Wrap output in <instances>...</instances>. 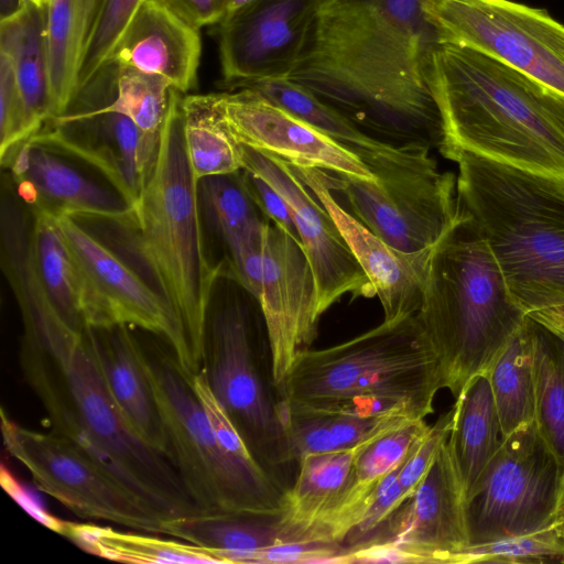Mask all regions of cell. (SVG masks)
I'll use <instances>...</instances> for the list:
<instances>
[{
    "label": "cell",
    "instance_id": "obj_19",
    "mask_svg": "<svg viewBox=\"0 0 564 564\" xmlns=\"http://www.w3.org/2000/svg\"><path fill=\"white\" fill-rule=\"evenodd\" d=\"M160 134L120 112L91 108L66 110L30 140L87 164L133 205L155 165Z\"/></svg>",
    "mask_w": 564,
    "mask_h": 564
},
{
    "label": "cell",
    "instance_id": "obj_3",
    "mask_svg": "<svg viewBox=\"0 0 564 564\" xmlns=\"http://www.w3.org/2000/svg\"><path fill=\"white\" fill-rule=\"evenodd\" d=\"M182 99L183 94L172 88L155 165L131 213L119 219L87 220L100 225L101 234L96 235L169 304L198 372L205 366L210 300L225 262H214L206 248Z\"/></svg>",
    "mask_w": 564,
    "mask_h": 564
},
{
    "label": "cell",
    "instance_id": "obj_20",
    "mask_svg": "<svg viewBox=\"0 0 564 564\" xmlns=\"http://www.w3.org/2000/svg\"><path fill=\"white\" fill-rule=\"evenodd\" d=\"M321 0H253L217 25L221 87L289 77L296 67Z\"/></svg>",
    "mask_w": 564,
    "mask_h": 564
},
{
    "label": "cell",
    "instance_id": "obj_38",
    "mask_svg": "<svg viewBox=\"0 0 564 564\" xmlns=\"http://www.w3.org/2000/svg\"><path fill=\"white\" fill-rule=\"evenodd\" d=\"M172 88L162 76L119 65L115 97L101 109L129 117L145 133L160 134Z\"/></svg>",
    "mask_w": 564,
    "mask_h": 564
},
{
    "label": "cell",
    "instance_id": "obj_22",
    "mask_svg": "<svg viewBox=\"0 0 564 564\" xmlns=\"http://www.w3.org/2000/svg\"><path fill=\"white\" fill-rule=\"evenodd\" d=\"M292 166L329 213L371 281L384 313L383 321L417 313L434 246L411 252L392 247L343 207L328 187L323 170Z\"/></svg>",
    "mask_w": 564,
    "mask_h": 564
},
{
    "label": "cell",
    "instance_id": "obj_28",
    "mask_svg": "<svg viewBox=\"0 0 564 564\" xmlns=\"http://www.w3.org/2000/svg\"><path fill=\"white\" fill-rule=\"evenodd\" d=\"M453 408L448 440L468 496L503 441L488 375L473 378Z\"/></svg>",
    "mask_w": 564,
    "mask_h": 564
},
{
    "label": "cell",
    "instance_id": "obj_16",
    "mask_svg": "<svg viewBox=\"0 0 564 564\" xmlns=\"http://www.w3.org/2000/svg\"><path fill=\"white\" fill-rule=\"evenodd\" d=\"M236 144V143H235ZM241 166L270 184L285 200L315 276L322 316L343 296H377L334 219L295 173L292 164L269 153L236 144Z\"/></svg>",
    "mask_w": 564,
    "mask_h": 564
},
{
    "label": "cell",
    "instance_id": "obj_30",
    "mask_svg": "<svg viewBox=\"0 0 564 564\" xmlns=\"http://www.w3.org/2000/svg\"><path fill=\"white\" fill-rule=\"evenodd\" d=\"M87 553L126 563H226L220 552L192 543L67 521L63 534Z\"/></svg>",
    "mask_w": 564,
    "mask_h": 564
},
{
    "label": "cell",
    "instance_id": "obj_32",
    "mask_svg": "<svg viewBox=\"0 0 564 564\" xmlns=\"http://www.w3.org/2000/svg\"><path fill=\"white\" fill-rule=\"evenodd\" d=\"M487 375L503 437L534 422L535 389L529 316Z\"/></svg>",
    "mask_w": 564,
    "mask_h": 564
},
{
    "label": "cell",
    "instance_id": "obj_8",
    "mask_svg": "<svg viewBox=\"0 0 564 564\" xmlns=\"http://www.w3.org/2000/svg\"><path fill=\"white\" fill-rule=\"evenodd\" d=\"M209 386L254 457L280 480L292 463L284 402L258 300L227 269L212 295L205 347Z\"/></svg>",
    "mask_w": 564,
    "mask_h": 564
},
{
    "label": "cell",
    "instance_id": "obj_31",
    "mask_svg": "<svg viewBox=\"0 0 564 564\" xmlns=\"http://www.w3.org/2000/svg\"><path fill=\"white\" fill-rule=\"evenodd\" d=\"M284 416L290 452L296 463L310 454L357 446L413 421L395 415L364 416L291 410L285 403Z\"/></svg>",
    "mask_w": 564,
    "mask_h": 564
},
{
    "label": "cell",
    "instance_id": "obj_2",
    "mask_svg": "<svg viewBox=\"0 0 564 564\" xmlns=\"http://www.w3.org/2000/svg\"><path fill=\"white\" fill-rule=\"evenodd\" d=\"M19 365L52 431L167 519L199 512L170 458L144 444L126 423L88 328L76 329L62 317L23 325Z\"/></svg>",
    "mask_w": 564,
    "mask_h": 564
},
{
    "label": "cell",
    "instance_id": "obj_11",
    "mask_svg": "<svg viewBox=\"0 0 564 564\" xmlns=\"http://www.w3.org/2000/svg\"><path fill=\"white\" fill-rule=\"evenodd\" d=\"M563 471L535 422L503 441L467 496L470 544L535 532L554 524Z\"/></svg>",
    "mask_w": 564,
    "mask_h": 564
},
{
    "label": "cell",
    "instance_id": "obj_39",
    "mask_svg": "<svg viewBox=\"0 0 564 564\" xmlns=\"http://www.w3.org/2000/svg\"><path fill=\"white\" fill-rule=\"evenodd\" d=\"M471 563L564 564V534L556 521L535 532L473 543L454 561V564Z\"/></svg>",
    "mask_w": 564,
    "mask_h": 564
},
{
    "label": "cell",
    "instance_id": "obj_10",
    "mask_svg": "<svg viewBox=\"0 0 564 564\" xmlns=\"http://www.w3.org/2000/svg\"><path fill=\"white\" fill-rule=\"evenodd\" d=\"M430 147H387L359 156L377 181L324 171L348 210L392 247L417 251L435 246L456 223V175L443 172Z\"/></svg>",
    "mask_w": 564,
    "mask_h": 564
},
{
    "label": "cell",
    "instance_id": "obj_37",
    "mask_svg": "<svg viewBox=\"0 0 564 564\" xmlns=\"http://www.w3.org/2000/svg\"><path fill=\"white\" fill-rule=\"evenodd\" d=\"M182 108L185 147L195 180L240 171L237 147L213 120L205 95H183Z\"/></svg>",
    "mask_w": 564,
    "mask_h": 564
},
{
    "label": "cell",
    "instance_id": "obj_51",
    "mask_svg": "<svg viewBox=\"0 0 564 564\" xmlns=\"http://www.w3.org/2000/svg\"><path fill=\"white\" fill-rule=\"evenodd\" d=\"M556 521H557L560 530L564 534V503L560 508Z\"/></svg>",
    "mask_w": 564,
    "mask_h": 564
},
{
    "label": "cell",
    "instance_id": "obj_36",
    "mask_svg": "<svg viewBox=\"0 0 564 564\" xmlns=\"http://www.w3.org/2000/svg\"><path fill=\"white\" fill-rule=\"evenodd\" d=\"M240 171L197 181V203L204 232L206 230L214 236L225 251L261 230L268 221L246 189Z\"/></svg>",
    "mask_w": 564,
    "mask_h": 564
},
{
    "label": "cell",
    "instance_id": "obj_12",
    "mask_svg": "<svg viewBox=\"0 0 564 564\" xmlns=\"http://www.w3.org/2000/svg\"><path fill=\"white\" fill-rule=\"evenodd\" d=\"M440 44L496 58L564 96V24L512 0H420Z\"/></svg>",
    "mask_w": 564,
    "mask_h": 564
},
{
    "label": "cell",
    "instance_id": "obj_46",
    "mask_svg": "<svg viewBox=\"0 0 564 564\" xmlns=\"http://www.w3.org/2000/svg\"><path fill=\"white\" fill-rule=\"evenodd\" d=\"M0 482L3 489L34 519L41 522L46 528L63 534L66 522L55 516L46 512L34 498L25 490V488L18 482L15 477L6 468L1 466Z\"/></svg>",
    "mask_w": 564,
    "mask_h": 564
},
{
    "label": "cell",
    "instance_id": "obj_18",
    "mask_svg": "<svg viewBox=\"0 0 564 564\" xmlns=\"http://www.w3.org/2000/svg\"><path fill=\"white\" fill-rule=\"evenodd\" d=\"M205 100L215 123L236 144L276 155L297 167L377 181L354 151L253 89L207 94Z\"/></svg>",
    "mask_w": 564,
    "mask_h": 564
},
{
    "label": "cell",
    "instance_id": "obj_26",
    "mask_svg": "<svg viewBox=\"0 0 564 564\" xmlns=\"http://www.w3.org/2000/svg\"><path fill=\"white\" fill-rule=\"evenodd\" d=\"M0 53L11 61L28 113L39 132L52 118L46 6L25 0L20 11L0 20Z\"/></svg>",
    "mask_w": 564,
    "mask_h": 564
},
{
    "label": "cell",
    "instance_id": "obj_33",
    "mask_svg": "<svg viewBox=\"0 0 564 564\" xmlns=\"http://www.w3.org/2000/svg\"><path fill=\"white\" fill-rule=\"evenodd\" d=\"M529 316V315H528ZM530 318L538 431L564 470V341Z\"/></svg>",
    "mask_w": 564,
    "mask_h": 564
},
{
    "label": "cell",
    "instance_id": "obj_47",
    "mask_svg": "<svg viewBox=\"0 0 564 564\" xmlns=\"http://www.w3.org/2000/svg\"><path fill=\"white\" fill-rule=\"evenodd\" d=\"M531 318L542 324L564 341V321L547 310H540L528 314Z\"/></svg>",
    "mask_w": 564,
    "mask_h": 564
},
{
    "label": "cell",
    "instance_id": "obj_42",
    "mask_svg": "<svg viewBox=\"0 0 564 564\" xmlns=\"http://www.w3.org/2000/svg\"><path fill=\"white\" fill-rule=\"evenodd\" d=\"M453 417L454 408L452 406L430 426L427 433L417 442L403 463L398 475L403 502L414 494L433 463L442 442L449 435Z\"/></svg>",
    "mask_w": 564,
    "mask_h": 564
},
{
    "label": "cell",
    "instance_id": "obj_21",
    "mask_svg": "<svg viewBox=\"0 0 564 564\" xmlns=\"http://www.w3.org/2000/svg\"><path fill=\"white\" fill-rule=\"evenodd\" d=\"M0 161L9 169L17 196L31 212L77 219H119L132 210L113 187L90 178L69 158L30 139Z\"/></svg>",
    "mask_w": 564,
    "mask_h": 564
},
{
    "label": "cell",
    "instance_id": "obj_48",
    "mask_svg": "<svg viewBox=\"0 0 564 564\" xmlns=\"http://www.w3.org/2000/svg\"><path fill=\"white\" fill-rule=\"evenodd\" d=\"M25 0H0V20L7 19L22 9Z\"/></svg>",
    "mask_w": 564,
    "mask_h": 564
},
{
    "label": "cell",
    "instance_id": "obj_15",
    "mask_svg": "<svg viewBox=\"0 0 564 564\" xmlns=\"http://www.w3.org/2000/svg\"><path fill=\"white\" fill-rule=\"evenodd\" d=\"M271 350L272 377L280 390L295 358L311 348L321 319L315 276L301 241L267 221L254 284Z\"/></svg>",
    "mask_w": 564,
    "mask_h": 564
},
{
    "label": "cell",
    "instance_id": "obj_50",
    "mask_svg": "<svg viewBox=\"0 0 564 564\" xmlns=\"http://www.w3.org/2000/svg\"><path fill=\"white\" fill-rule=\"evenodd\" d=\"M556 315L564 321V305L554 306L551 308H544Z\"/></svg>",
    "mask_w": 564,
    "mask_h": 564
},
{
    "label": "cell",
    "instance_id": "obj_4",
    "mask_svg": "<svg viewBox=\"0 0 564 564\" xmlns=\"http://www.w3.org/2000/svg\"><path fill=\"white\" fill-rule=\"evenodd\" d=\"M430 87L451 159L467 152L564 183V96L478 51L438 44Z\"/></svg>",
    "mask_w": 564,
    "mask_h": 564
},
{
    "label": "cell",
    "instance_id": "obj_25",
    "mask_svg": "<svg viewBox=\"0 0 564 564\" xmlns=\"http://www.w3.org/2000/svg\"><path fill=\"white\" fill-rule=\"evenodd\" d=\"M376 438L299 459L295 480L284 490L276 516L281 541L295 540L334 505L348 486L357 458Z\"/></svg>",
    "mask_w": 564,
    "mask_h": 564
},
{
    "label": "cell",
    "instance_id": "obj_34",
    "mask_svg": "<svg viewBox=\"0 0 564 564\" xmlns=\"http://www.w3.org/2000/svg\"><path fill=\"white\" fill-rule=\"evenodd\" d=\"M32 213V248L44 288L62 317L84 329L83 282L56 218Z\"/></svg>",
    "mask_w": 564,
    "mask_h": 564
},
{
    "label": "cell",
    "instance_id": "obj_52",
    "mask_svg": "<svg viewBox=\"0 0 564 564\" xmlns=\"http://www.w3.org/2000/svg\"><path fill=\"white\" fill-rule=\"evenodd\" d=\"M31 2H33L34 4L36 6H40V7H44L47 4L48 0H29Z\"/></svg>",
    "mask_w": 564,
    "mask_h": 564
},
{
    "label": "cell",
    "instance_id": "obj_43",
    "mask_svg": "<svg viewBox=\"0 0 564 564\" xmlns=\"http://www.w3.org/2000/svg\"><path fill=\"white\" fill-rule=\"evenodd\" d=\"M346 546L302 541H276L258 552L253 564L341 563Z\"/></svg>",
    "mask_w": 564,
    "mask_h": 564
},
{
    "label": "cell",
    "instance_id": "obj_6",
    "mask_svg": "<svg viewBox=\"0 0 564 564\" xmlns=\"http://www.w3.org/2000/svg\"><path fill=\"white\" fill-rule=\"evenodd\" d=\"M458 208L486 239L512 300L528 315L564 305V183L455 153Z\"/></svg>",
    "mask_w": 564,
    "mask_h": 564
},
{
    "label": "cell",
    "instance_id": "obj_44",
    "mask_svg": "<svg viewBox=\"0 0 564 564\" xmlns=\"http://www.w3.org/2000/svg\"><path fill=\"white\" fill-rule=\"evenodd\" d=\"M240 174L246 189L262 215L299 239L291 212L283 197L257 174L245 169H241Z\"/></svg>",
    "mask_w": 564,
    "mask_h": 564
},
{
    "label": "cell",
    "instance_id": "obj_1",
    "mask_svg": "<svg viewBox=\"0 0 564 564\" xmlns=\"http://www.w3.org/2000/svg\"><path fill=\"white\" fill-rule=\"evenodd\" d=\"M420 0H321L288 78L373 139L441 150L430 87L438 45Z\"/></svg>",
    "mask_w": 564,
    "mask_h": 564
},
{
    "label": "cell",
    "instance_id": "obj_13",
    "mask_svg": "<svg viewBox=\"0 0 564 564\" xmlns=\"http://www.w3.org/2000/svg\"><path fill=\"white\" fill-rule=\"evenodd\" d=\"M7 452L30 473L39 490L78 517L164 534L167 518L65 437L15 422L2 408Z\"/></svg>",
    "mask_w": 564,
    "mask_h": 564
},
{
    "label": "cell",
    "instance_id": "obj_45",
    "mask_svg": "<svg viewBox=\"0 0 564 564\" xmlns=\"http://www.w3.org/2000/svg\"><path fill=\"white\" fill-rule=\"evenodd\" d=\"M185 22L200 29L220 23L225 18L224 0H159Z\"/></svg>",
    "mask_w": 564,
    "mask_h": 564
},
{
    "label": "cell",
    "instance_id": "obj_53",
    "mask_svg": "<svg viewBox=\"0 0 564 564\" xmlns=\"http://www.w3.org/2000/svg\"><path fill=\"white\" fill-rule=\"evenodd\" d=\"M563 503H564V470H563V482H562V505Z\"/></svg>",
    "mask_w": 564,
    "mask_h": 564
},
{
    "label": "cell",
    "instance_id": "obj_29",
    "mask_svg": "<svg viewBox=\"0 0 564 564\" xmlns=\"http://www.w3.org/2000/svg\"><path fill=\"white\" fill-rule=\"evenodd\" d=\"M164 534L220 552L226 563L253 564L258 552L280 539L276 517L196 512L167 519Z\"/></svg>",
    "mask_w": 564,
    "mask_h": 564
},
{
    "label": "cell",
    "instance_id": "obj_23",
    "mask_svg": "<svg viewBox=\"0 0 564 564\" xmlns=\"http://www.w3.org/2000/svg\"><path fill=\"white\" fill-rule=\"evenodd\" d=\"M200 55L198 29L159 0H144L109 61L162 76L185 94L197 87Z\"/></svg>",
    "mask_w": 564,
    "mask_h": 564
},
{
    "label": "cell",
    "instance_id": "obj_17",
    "mask_svg": "<svg viewBox=\"0 0 564 564\" xmlns=\"http://www.w3.org/2000/svg\"><path fill=\"white\" fill-rule=\"evenodd\" d=\"M448 436L414 494L350 546L389 543L406 553L411 563L454 564L470 538L466 489Z\"/></svg>",
    "mask_w": 564,
    "mask_h": 564
},
{
    "label": "cell",
    "instance_id": "obj_41",
    "mask_svg": "<svg viewBox=\"0 0 564 564\" xmlns=\"http://www.w3.org/2000/svg\"><path fill=\"white\" fill-rule=\"evenodd\" d=\"M37 132L23 101L10 58L0 53V158Z\"/></svg>",
    "mask_w": 564,
    "mask_h": 564
},
{
    "label": "cell",
    "instance_id": "obj_24",
    "mask_svg": "<svg viewBox=\"0 0 564 564\" xmlns=\"http://www.w3.org/2000/svg\"><path fill=\"white\" fill-rule=\"evenodd\" d=\"M110 393L132 432L169 457V445L149 375V356L130 326L88 328Z\"/></svg>",
    "mask_w": 564,
    "mask_h": 564
},
{
    "label": "cell",
    "instance_id": "obj_40",
    "mask_svg": "<svg viewBox=\"0 0 564 564\" xmlns=\"http://www.w3.org/2000/svg\"><path fill=\"white\" fill-rule=\"evenodd\" d=\"M143 1L102 0L97 22L83 56L77 90L110 59L120 37Z\"/></svg>",
    "mask_w": 564,
    "mask_h": 564
},
{
    "label": "cell",
    "instance_id": "obj_5",
    "mask_svg": "<svg viewBox=\"0 0 564 564\" xmlns=\"http://www.w3.org/2000/svg\"><path fill=\"white\" fill-rule=\"evenodd\" d=\"M441 389L440 360L415 313L300 352L279 393L291 410L415 421L434 412Z\"/></svg>",
    "mask_w": 564,
    "mask_h": 564
},
{
    "label": "cell",
    "instance_id": "obj_14",
    "mask_svg": "<svg viewBox=\"0 0 564 564\" xmlns=\"http://www.w3.org/2000/svg\"><path fill=\"white\" fill-rule=\"evenodd\" d=\"M55 218L83 282L85 327L150 332L169 344L185 372L196 373L183 328L162 296L80 220Z\"/></svg>",
    "mask_w": 564,
    "mask_h": 564
},
{
    "label": "cell",
    "instance_id": "obj_9",
    "mask_svg": "<svg viewBox=\"0 0 564 564\" xmlns=\"http://www.w3.org/2000/svg\"><path fill=\"white\" fill-rule=\"evenodd\" d=\"M169 458L199 512L276 517L288 486L260 463L243 462L217 440L174 355L149 357Z\"/></svg>",
    "mask_w": 564,
    "mask_h": 564
},
{
    "label": "cell",
    "instance_id": "obj_27",
    "mask_svg": "<svg viewBox=\"0 0 564 564\" xmlns=\"http://www.w3.org/2000/svg\"><path fill=\"white\" fill-rule=\"evenodd\" d=\"M102 0H48L46 32L52 118L72 101Z\"/></svg>",
    "mask_w": 564,
    "mask_h": 564
},
{
    "label": "cell",
    "instance_id": "obj_49",
    "mask_svg": "<svg viewBox=\"0 0 564 564\" xmlns=\"http://www.w3.org/2000/svg\"><path fill=\"white\" fill-rule=\"evenodd\" d=\"M225 1V18L249 4L253 0H224ZM224 18V19H225Z\"/></svg>",
    "mask_w": 564,
    "mask_h": 564
},
{
    "label": "cell",
    "instance_id": "obj_7",
    "mask_svg": "<svg viewBox=\"0 0 564 564\" xmlns=\"http://www.w3.org/2000/svg\"><path fill=\"white\" fill-rule=\"evenodd\" d=\"M417 315L440 360L443 389L457 398L488 373L527 314L473 220L459 209L434 246Z\"/></svg>",
    "mask_w": 564,
    "mask_h": 564
},
{
    "label": "cell",
    "instance_id": "obj_35",
    "mask_svg": "<svg viewBox=\"0 0 564 564\" xmlns=\"http://www.w3.org/2000/svg\"><path fill=\"white\" fill-rule=\"evenodd\" d=\"M225 88H250L260 93L293 116L354 151L358 156L364 152L379 150L390 144L362 132L337 110L288 77L240 80Z\"/></svg>",
    "mask_w": 564,
    "mask_h": 564
}]
</instances>
